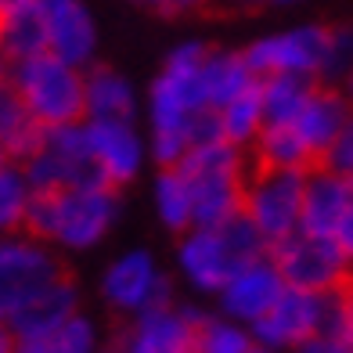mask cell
<instances>
[{
    "instance_id": "6da1fadb",
    "label": "cell",
    "mask_w": 353,
    "mask_h": 353,
    "mask_svg": "<svg viewBox=\"0 0 353 353\" xmlns=\"http://www.w3.org/2000/svg\"><path fill=\"white\" fill-rule=\"evenodd\" d=\"M202 43H181L166 58L163 76L152 83V152L163 170L176 166L191 152V123L205 112V87H202Z\"/></svg>"
},
{
    "instance_id": "7a4b0ae2",
    "label": "cell",
    "mask_w": 353,
    "mask_h": 353,
    "mask_svg": "<svg viewBox=\"0 0 353 353\" xmlns=\"http://www.w3.org/2000/svg\"><path fill=\"white\" fill-rule=\"evenodd\" d=\"M119 199L108 184H76L58 191H33L22 231L33 238H51L69 249L98 245L116 223Z\"/></svg>"
},
{
    "instance_id": "3957f363",
    "label": "cell",
    "mask_w": 353,
    "mask_h": 353,
    "mask_svg": "<svg viewBox=\"0 0 353 353\" xmlns=\"http://www.w3.org/2000/svg\"><path fill=\"white\" fill-rule=\"evenodd\" d=\"M260 256H267V242L249 223L245 213H234L216 228H195L184 238L181 270L202 292H220L238 267H245L249 260H260Z\"/></svg>"
},
{
    "instance_id": "277c9868",
    "label": "cell",
    "mask_w": 353,
    "mask_h": 353,
    "mask_svg": "<svg viewBox=\"0 0 353 353\" xmlns=\"http://www.w3.org/2000/svg\"><path fill=\"white\" fill-rule=\"evenodd\" d=\"M11 87L19 90L22 105L29 108V116H33L43 130L83 123V116H87L83 76L76 72V65L54 58L51 51H43L37 58L14 61Z\"/></svg>"
},
{
    "instance_id": "5b68a950",
    "label": "cell",
    "mask_w": 353,
    "mask_h": 353,
    "mask_svg": "<svg viewBox=\"0 0 353 353\" xmlns=\"http://www.w3.org/2000/svg\"><path fill=\"white\" fill-rule=\"evenodd\" d=\"M350 51V40L325 26H303L281 37H267L245 51V61L256 76H317V72H339Z\"/></svg>"
},
{
    "instance_id": "8992f818",
    "label": "cell",
    "mask_w": 353,
    "mask_h": 353,
    "mask_svg": "<svg viewBox=\"0 0 353 353\" xmlns=\"http://www.w3.org/2000/svg\"><path fill=\"white\" fill-rule=\"evenodd\" d=\"M303 184H307V173L303 170H267V166L245 163L242 213L260 231L267 249L299 231Z\"/></svg>"
},
{
    "instance_id": "52a82bcc",
    "label": "cell",
    "mask_w": 353,
    "mask_h": 353,
    "mask_svg": "<svg viewBox=\"0 0 353 353\" xmlns=\"http://www.w3.org/2000/svg\"><path fill=\"white\" fill-rule=\"evenodd\" d=\"M26 181L33 191H58L76 184H105L87 148L83 123L43 130L37 152L26 159ZM112 188V184H108Z\"/></svg>"
},
{
    "instance_id": "ba28073f",
    "label": "cell",
    "mask_w": 353,
    "mask_h": 353,
    "mask_svg": "<svg viewBox=\"0 0 353 353\" xmlns=\"http://www.w3.org/2000/svg\"><path fill=\"white\" fill-rule=\"evenodd\" d=\"M267 256H270V263L278 267L285 285L307 288V292H332V288L339 285V278L350 270L346 267L350 256L328 234L296 231V234L281 238L278 245H270Z\"/></svg>"
},
{
    "instance_id": "9c48e42d",
    "label": "cell",
    "mask_w": 353,
    "mask_h": 353,
    "mask_svg": "<svg viewBox=\"0 0 353 353\" xmlns=\"http://www.w3.org/2000/svg\"><path fill=\"white\" fill-rule=\"evenodd\" d=\"M199 321H202V314L181 310L173 303L141 310L137 325H130L119 335L116 353H188L195 346Z\"/></svg>"
},
{
    "instance_id": "30bf717a",
    "label": "cell",
    "mask_w": 353,
    "mask_h": 353,
    "mask_svg": "<svg viewBox=\"0 0 353 353\" xmlns=\"http://www.w3.org/2000/svg\"><path fill=\"white\" fill-rule=\"evenodd\" d=\"M317 325H321V292L285 285L281 296L252 321V332L267 350H278L317 335Z\"/></svg>"
},
{
    "instance_id": "8fae6325",
    "label": "cell",
    "mask_w": 353,
    "mask_h": 353,
    "mask_svg": "<svg viewBox=\"0 0 353 353\" xmlns=\"http://www.w3.org/2000/svg\"><path fill=\"white\" fill-rule=\"evenodd\" d=\"M101 288L112 307L126 314H141L170 303V285L155 270V260L148 252H126L123 260H116L108 267Z\"/></svg>"
},
{
    "instance_id": "7c38bea8",
    "label": "cell",
    "mask_w": 353,
    "mask_h": 353,
    "mask_svg": "<svg viewBox=\"0 0 353 353\" xmlns=\"http://www.w3.org/2000/svg\"><path fill=\"white\" fill-rule=\"evenodd\" d=\"M58 263L33 242H4L0 245V321L19 310L26 296H33L43 281L58 274Z\"/></svg>"
},
{
    "instance_id": "4fadbf2b",
    "label": "cell",
    "mask_w": 353,
    "mask_h": 353,
    "mask_svg": "<svg viewBox=\"0 0 353 353\" xmlns=\"http://www.w3.org/2000/svg\"><path fill=\"white\" fill-rule=\"evenodd\" d=\"M87 148L98 166L101 181L119 188L134 181L141 170V137L134 134L130 123H108V119H87Z\"/></svg>"
},
{
    "instance_id": "5bb4252c",
    "label": "cell",
    "mask_w": 353,
    "mask_h": 353,
    "mask_svg": "<svg viewBox=\"0 0 353 353\" xmlns=\"http://www.w3.org/2000/svg\"><path fill=\"white\" fill-rule=\"evenodd\" d=\"M76 314V285L65 270H58L51 281H43L33 296L19 303V310L8 317L14 339H33V335H47L61 328Z\"/></svg>"
},
{
    "instance_id": "9a60e30c",
    "label": "cell",
    "mask_w": 353,
    "mask_h": 353,
    "mask_svg": "<svg viewBox=\"0 0 353 353\" xmlns=\"http://www.w3.org/2000/svg\"><path fill=\"white\" fill-rule=\"evenodd\" d=\"M281 288H285V281L278 274V267L270 263V256L249 260L245 267L234 270L228 285L220 288L223 310H228L234 321H249V325H252V321L281 296Z\"/></svg>"
},
{
    "instance_id": "2e32d148",
    "label": "cell",
    "mask_w": 353,
    "mask_h": 353,
    "mask_svg": "<svg viewBox=\"0 0 353 353\" xmlns=\"http://www.w3.org/2000/svg\"><path fill=\"white\" fill-rule=\"evenodd\" d=\"M350 176H339L325 166H317L307 173V184H303V210H299V231L307 234H335L339 220L350 205Z\"/></svg>"
},
{
    "instance_id": "e0dca14e",
    "label": "cell",
    "mask_w": 353,
    "mask_h": 353,
    "mask_svg": "<svg viewBox=\"0 0 353 353\" xmlns=\"http://www.w3.org/2000/svg\"><path fill=\"white\" fill-rule=\"evenodd\" d=\"M94 43L98 37H94V19L87 14V8L69 0V4L47 11V51L54 58L79 69L94 58Z\"/></svg>"
},
{
    "instance_id": "ac0fdd59",
    "label": "cell",
    "mask_w": 353,
    "mask_h": 353,
    "mask_svg": "<svg viewBox=\"0 0 353 353\" xmlns=\"http://www.w3.org/2000/svg\"><path fill=\"white\" fill-rule=\"evenodd\" d=\"M346 119H350V105H346L343 94L314 87V94L307 98V105H303L299 116L292 119V126L299 130V137L307 141V148L314 152L317 166H321V159H325L328 144L339 137V130L346 126Z\"/></svg>"
},
{
    "instance_id": "d6986e66",
    "label": "cell",
    "mask_w": 353,
    "mask_h": 353,
    "mask_svg": "<svg viewBox=\"0 0 353 353\" xmlns=\"http://www.w3.org/2000/svg\"><path fill=\"white\" fill-rule=\"evenodd\" d=\"M252 166H267V170H303L310 173L317 170V159L307 148V141L299 137L292 123H263L260 134L252 137Z\"/></svg>"
},
{
    "instance_id": "ffe728a7",
    "label": "cell",
    "mask_w": 353,
    "mask_h": 353,
    "mask_svg": "<svg viewBox=\"0 0 353 353\" xmlns=\"http://www.w3.org/2000/svg\"><path fill=\"white\" fill-rule=\"evenodd\" d=\"M83 105H87V119H108V123H130L137 108L134 87L105 65H94L83 76Z\"/></svg>"
},
{
    "instance_id": "44dd1931",
    "label": "cell",
    "mask_w": 353,
    "mask_h": 353,
    "mask_svg": "<svg viewBox=\"0 0 353 353\" xmlns=\"http://www.w3.org/2000/svg\"><path fill=\"white\" fill-rule=\"evenodd\" d=\"M40 137H43V126L29 116V108L22 105L19 90L4 79V83H0V148L11 159L26 163V159L37 152Z\"/></svg>"
},
{
    "instance_id": "7402d4cb",
    "label": "cell",
    "mask_w": 353,
    "mask_h": 353,
    "mask_svg": "<svg viewBox=\"0 0 353 353\" xmlns=\"http://www.w3.org/2000/svg\"><path fill=\"white\" fill-rule=\"evenodd\" d=\"M256 76L249 69L245 54H205L202 61V87H205V105L213 112L223 108L231 98H238L242 90L256 83Z\"/></svg>"
},
{
    "instance_id": "603a6c76",
    "label": "cell",
    "mask_w": 353,
    "mask_h": 353,
    "mask_svg": "<svg viewBox=\"0 0 353 353\" xmlns=\"http://www.w3.org/2000/svg\"><path fill=\"white\" fill-rule=\"evenodd\" d=\"M0 51L11 61L37 58L47 51V11L40 4H29L22 11L0 19Z\"/></svg>"
},
{
    "instance_id": "cb8c5ba5",
    "label": "cell",
    "mask_w": 353,
    "mask_h": 353,
    "mask_svg": "<svg viewBox=\"0 0 353 353\" xmlns=\"http://www.w3.org/2000/svg\"><path fill=\"white\" fill-rule=\"evenodd\" d=\"M314 76H296V72H278V76H260V101H263V123H292L307 98L314 94Z\"/></svg>"
},
{
    "instance_id": "d4e9b609",
    "label": "cell",
    "mask_w": 353,
    "mask_h": 353,
    "mask_svg": "<svg viewBox=\"0 0 353 353\" xmlns=\"http://www.w3.org/2000/svg\"><path fill=\"white\" fill-rule=\"evenodd\" d=\"M216 119H220V134L223 141H231V144H249L256 134H260V126H263V101H260V79L242 90L238 98H231L223 108H216Z\"/></svg>"
},
{
    "instance_id": "484cf974",
    "label": "cell",
    "mask_w": 353,
    "mask_h": 353,
    "mask_svg": "<svg viewBox=\"0 0 353 353\" xmlns=\"http://www.w3.org/2000/svg\"><path fill=\"white\" fill-rule=\"evenodd\" d=\"M155 202H159V216L170 231H188L191 228V191H188V181L184 173L170 166L163 170L155 184Z\"/></svg>"
},
{
    "instance_id": "4316f807",
    "label": "cell",
    "mask_w": 353,
    "mask_h": 353,
    "mask_svg": "<svg viewBox=\"0 0 353 353\" xmlns=\"http://www.w3.org/2000/svg\"><path fill=\"white\" fill-rule=\"evenodd\" d=\"M29 195H33V188H29L22 170L14 166L0 170V231H22Z\"/></svg>"
},
{
    "instance_id": "83f0119b",
    "label": "cell",
    "mask_w": 353,
    "mask_h": 353,
    "mask_svg": "<svg viewBox=\"0 0 353 353\" xmlns=\"http://www.w3.org/2000/svg\"><path fill=\"white\" fill-rule=\"evenodd\" d=\"M195 353H249L252 343L242 328L228 325V321H213V317H202L199 328H195Z\"/></svg>"
},
{
    "instance_id": "f1b7e54d",
    "label": "cell",
    "mask_w": 353,
    "mask_h": 353,
    "mask_svg": "<svg viewBox=\"0 0 353 353\" xmlns=\"http://www.w3.org/2000/svg\"><path fill=\"white\" fill-rule=\"evenodd\" d=\"M332 296H335V303H339L343 332H346V339H350V346H353V270H346V274L339 278V285L332 288Z\"/></svg>"
},
{
    "instance_id": "f546056e",
    "label": "cell",
    "mask_w": 353,
    "mask_h": 353,
    "mask_svg": "<svg viewBox=\"0 0 353 353\" xmlns=\"http://www.w3.org/2000/svg\"><path fill=\"white\" fill-rule=\"evenodd\" d=\"M296 353H353L350 339H343V335H310V339H303L292 346Z\"/></svg>"
},
{
    "instance_id": "4dcf8cb0",
    "label": "cell",
    "mask_w": 353,
    "mask_h": 353,
    "mask_svg": "<svg viewBox=\"0 0 353 353\" xmlns=\"http://www.w3.org/2000/svg\"><path fill=\"white\" fill-rule=\"evenodd\" d=\"M29 4H37V0H0V19H8V14L22 11V8H29Z\"/></svg>"
},
{
    "instance_id": "1f68e13d",
    "label": "cell",
    "mask_w": 353,
    "mask_h": 353,
    "mask_svg": "<svg viewBox=\"0 0 353 353\" xmlns=\"http://www.w3.org/2000/svg\"><path fill=\"white\" fill-rule=\"evenodd\" d=\"M0 353H14V332L0 321Z\"/></svg>"
},
{
    "instance_id": "d6a6232c",
    "label": "cell",
    "mask_w": 353,
    "mask_h": 353,
    "mask_svg": "<svg viewBox=\"0 0 353 353\" xmlns=\"http://www.w3.org/2000/svg\"><path fill=\"white\" fill-rule=\"evenodd\" d=\"M210 0H173V11H188V8H202Z\"/></svg>"
},
{
    "instance_id": "836d02e7",
    "label": "cell",
    "mask_w": 353,
    "mask_h": 353,
    "mask_svg": "<svg viewBox=\"0 0 353 353\" xmlns=\"http://www.w3.org/2000/svg\"><path fill=\"white\" fill-rule=\"evenodd\" d=\"M141 4H148L155 11H173V0H141Z\"/></svg>"
},
{
    "instance_id": "e575fe53",
    "label": "cell",
    "mask_w": 353,
    "mask_h": 353,
    "mask_svg": "<svg viewBox=\"0 0 353 353\" xmlns=\"http://www.w3.org/2000/svg\"><path fill=\"white\" fill-rule=\"evenodd\" d=\"M37 4H40L43 11H54V8H61V4H69V0H37Z\"/></svg>"
},
{
    "instance_id": "d590c367",
    "label": "cell",
    "mask_w": 353,
    "mask_h": 353,
    "mask_svg": "<svg viewBox=\"0 0 353 353\" xmlns=\"http://www.w3.org/2000/svg\"><path fill=\"white\" fill-rule=\"evenodd\" d=\"M8 79V58H4V51H0V83Z\"/></svg>"
},
{
    "instance_id": "8d00e7d4",
    "label": "cell",
    "mask_w": 353,
    "mask_h": 353,
    "mask_svg": "<svg viewBox=\"0 0 353 353\" xmlns=\"http://www.w3.org/2000/svg\"><path fill=\"white\" fill-rule=\"evenodd\" d=\"M4 166H11V155H8L4 148H0V170H4Z\"/></svg>"
},
{
    "instance_id": "74e56055",
    "label": "cell",
    "mask_w": 353,
    "mask_h": 353,
    "mask_svg": "<svg viewBox=\"0 0 353 353\" xmlns=\"http://www.w3.org/2000/svg\"><path fill=\"white\" fill-rule=\"evenodd\" d=\"M270 4H292V0H270Z\"/></svg>"
},
{
    "instance_id": "f35d334b",
    "label": "cell",
    "mask_w": 353,
    "mask_h": 353,
    "mask_svg": "<svg viewBox=\"0 0 353 353\" xmlns=\"http://www.w3.org/2000/svg\"><path fill=\"white\" fill-rule=\"evenodd\" d=\"M350 98H353V76H350Z\"/></svg>"
},
{
    "instance_id": "ab89813d",
    "label": "cell",
    "mask_w": 353,
    "mask_h": 353,
    "mask_svg": "<svg viewBox=\"0 0 353 353\" xmlns=\"http://www.w3.org/2000/svg\"><path fill=\"white\" fill-rule=\"evenodd\" d=\"M249 353H270V350H249Z\"/></svg>"
},
{
    "instance_id": "60d3db41",
    "label": "cell",
    "mask_w": 353,
    "mask_h": 353,
    "mask_svg": "<svg viewBox=\"0 0 353 353\" xmlns=\"http://www.w3.org/2000/svg\"><path fill=\"white\" fill-rule=\"evenodd\" d=\"M188 353H195V350H188Z\"/></svg>"
}]
</instances>
